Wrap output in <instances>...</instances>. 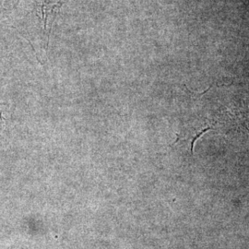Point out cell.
I'll list each match as a JSON object with an SVG mask.
<instances>
[{
	"mask_svg": "<svg viewBox=\"0 0 249 249\" xmlns=\"http://www.w3.org/2000/svg\"><path fill=\"white\" fill-rule=\"evenodd\" d=\"M63 0H40V9L45 30L49 28L54 18V13L59 9Z\"/></svg>",
	"mask_w": 249,
	"mask_h": 249,
	"instance_id": "obj_1",
	"label": "cell"
},
{
	"mask_svg": "<svg viewBox=\"0 0 249 249\" xmlns=\"http://www.w3.org/2000/svg\"><path fill=\"white\" fill-rule=\"evenodd\" d=\"M0 118H1V114H0Z\"/></svg>",
	"mask_w": 249,
	"mask_h": 249,
	"instance_id": "obj_2",
	"label": "cell"
}]
</instances>
